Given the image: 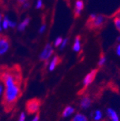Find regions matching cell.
<instances>
[{
	"label": "cell",
	"instance_id": "cell-1",
	"mask_svg": "<svg viewBox=\"0 0 120 121\" xmlns=\"http://www.w3.org/2000/svg\"><path fill=\"white\" fill-rule=\"evenodd\" d=\"M0 80L4 86L2 105L7 112H10L14 107L19 98L22 96V75L19 66L12 67H0Z\"/></svg>",
	"mask_w": 120,
	"mask_h": 121
},
{
	"label": "cell",
	"instance_id": "cell-2",
	"mask_svg": "<svg viewBox=\"0 0 120 121\" xmlns=\"http://www.w3.org/2000/svg\"><path fill=\"white\" fill-rule=\"evenodd\" d=\"M103 21H104V17L102 15L96 16L95 14H91L88 20H87L86 26L89 29L99 28L103 24Z\"/></svg>",
	"mask_w": 120,
	"mask_h": 121
},
{
	"label": "cell",
	"instance_id": "cell-3",
	"mask_svg": "<svg viewBox=\"0 0 120 121\" xmlns=\"http://www.w3.org/2000/svg\"><path fill=\"white\" fill-rule=\"evenodd\" d=\"M41 105V101L40 99L33 98L28 100L26 102V110L29 115H34L38 112Z\"/></svg>",
	"mask_w": 120,
	"mask_h": 121
},
{
	"label": "cell",
	"instance_id": "cell-4",
	"mask_svg": "<svg viewBox=\"0 0 120 121\" xmlns=\"http://www.w3.org/2000/svg\"><path fill=\"white\" fill-rule=\"evenodd\" d=\"M53 53V49L52 47V45L50 43H48L45 46L42 53L40 55V59L42 61H47V60L50 58V56Z\"/></svg>",
	"mask_w": 120,
	"mask_h": 121
},
{
	"label": "cell",
	"instance_id": "cell-5",
	"mask_svg": "<svg viewBox=\"0 0 120 121\" xmlns=\"http://www.w3.org/2000/svg\"><path fill=\"white\" fill-rule=\"evenodd\" d=\"M10 47V40L7 36L2 35L0 38V55H3Z\"/></svg>",
	"mask_w": 120,
	"mask_h": 121
},
{
	"label": "cell",
	"instance_id": "cell-6",
	"mask_svg": "<svg viewBox=\"0 0 120 121\" xmlns=\"http://www.w3.org/2000/svg\"><path fill=\"white\" fill-rule=\"evenodd\" d=\"M98 72V70L97 69H94L93 71H91L89 73H88L86 75V77L84 78V80H83V84H84V86H87L88 85H89L91 84L94 79H95L96 77V75Z\"/></svg>",
	"mask_w": 120,
	"mask_h": 121
},
{
	"label": "cell",
	"instance_id": "cell-7",
	"mask_svg": "<svg viewBox=\"0 0 120 121\" xmlns=\"http://www.w3.org/2000/svg\"><path fill=\"white\" fill-rule=\"evenodd\" d=\"M83 2L82 0H77L76 2V9H75V17L77 18L80 16L81 12L83 9Z\"/></svg>",
	"mask_w": 120,
	"mask_h": 121
},
{
	"label": "cell",
	"instance_id": "cell-8",
	"mask_svg": "<svg viewBox=\"0 0 120 121\" xmlns=\"http://www.w3.org/2000/svg\"><path fill=\"white\" fill-rule=\"evenodd\" d=\"M61 58H60L59 56H55L52 59L51 62H50V64L49 70H50V71H53V70L55 69V67H56L60 63H61Z\"/></svg>",
	"mask_w": 120,
	"mask_h": 121
},
{
	"label": "cell",
	"instance_id": "cell-9",
	"mask_svg": "<svg viewBox=\"0 0 120 121\" xmlns=\"http://www.w3.org/2000/svg\"><path fill=\"white\" fill-rule=\"evenodd\" d=\"M91 99L88 97H84L81 102V107L82 108H88L91 105Z\"/></svg>",
	"mask_w": 120,
	"mask_h": 121
},
{
	"label": "cell",
	"instance_id": "cell-10",
	"mask_svg": "<svg viewBox=\"0 0 120 121\" xmlns=\"http://www.w3.org/2000/svg\"><path fill=\"white\" fill-rule=\"evenodd\" d=\"M107 115L111 117L112 121H119L118 115H117L116 112L114 110H112L111 108H109L107 110Z\"/></svg>",
	"mask_w": 120,
	"mask_h": 121
},
{
	"label": "cell",
	"instance_id": "cell-11",
	"mask_svg": "<svg viewBox=\"0 0 120 121\" xmlns=\"http://www.w3.org/2000/svg\"><path fill=\"white\" fill-rule=\"evenodd\" d=\"M74 112V109L70 107V106H68V107H66L63 112V116L64 117H68L69 115H72L73 113Z\"/></svg>",
	"mask_w": 120,
	"mask_h": 121
},
{
	"label": "cell",
	"instance_id": "cell-12",
	"mask_svg": "<svg viewBox=\"0 0 120 121\" xmlns=\"http://www.w3.org/2000/svg\"><path fill=\"white\" fill-rule=\"evenodd\" d=\"M29 18L27 17L23 22H22L19 26H18V30H20V31H23V30L25 29V27L29 25Z\"/></svg>",
	"mask_w": 120,
	"mask_h": 121
},
{
	"label": "cell",
	"instance_id": "cell-13",
	"mask_svg": "<svg viewBox=\"0 0 120 121\" xmlns=\"http://www.w3.org/2000/svg\"><path fill=\"white\" fill-rule=\"evenodd\" d=\"M81 49V43H80V36H77L76 38V41H75V43L73 45V50L75 51H79Z\"/></svg>",
	"mask_w": 120,
	"mask_h": 121
},
{
	"label": "cell",
	"instance_id": "cell-14",
	"mask_svg": "<svg viewBox=\"0 0 120 121\" xmlns=\"http://www.w3.org/2000/svg\"><path fill=\"white\" fill-rule=\"evenodd\" d=\"M72 121H87V118L83 114H77L73 118Z\"/></svg>",
	"mask_w": 120,
	"mask_h": 121
},
{
	"label": "cell",
	"instance_id": "cell-15",
	"mask_svg": "<svg viewBox=\"0 0 120 121\" xmlns=\"http://www.w3.org/2000/svg\"><path fill=\"white\" fill-rule=\"evenodd\" d=\"M8 20H9V19H8V17H5L4 18V20H3V21H2V27L4 28V29H7L8 28V27H9V22H8Z\"/></svg>",
	"mask_w": 120,
	"mask_h": 121
},
{
	"label": "cell",
	"instance_id": "cell-16",
	"mask_svg": "<svg viewBox=\"0 0 120 121\" xmlns=\"http://www.w3.org/2000/svg\"><path fill=\"white\" fill-rule=\"evenodd\" d=\"M114 24L116 25V27L117 28V30L120 32V17H115L114 20Z\"/></svg>",
	"mask_w": 120,
	"mask_h": 121
},
{
	"label": "cell",
	"instance_id": "cell-17",
	"mask_svg": "<svg viewBox=\"0 0 120 121\" xmlns=\"http://www.w3.org/2000/svg\"><path fill=\"white\" fill-rule=\"evenodd\" d=\"M101 116H102L101 112L100 110H96V113H95L94 120H99L101 118Z\"/></svg>",
	"mask_w": 120,
	"mask_h": 121
},
{
	"label": "cell",
	"instance_id": "cell-18",
	"mask_svg": "<svg viewBox=\"0 0 120 121\" xmlns=\"http://www.w3.org/2000/svg\"><path fill=\"white\" fill-rule=\"evenodd\" d=\"M62 42H63V39H62V38L59 37V38H56V40H55V46H56V47L59 46V45L62 43Z\"/></svg>",
	"mask_w": 120,
	"mask_h": 121
},
{
	"label": "cell",
	"instance_id": "cell-19",
	"mask_svg": "<svg viewBox=\"0 0 120 121\" xmlns=\"http://www.w3.org/2000/svg\"><path fill=\"white\" fill-rule=\"evenodd\" d=\"M105 60H106V58H105L104 56H101L100 60H99V66H102L105 63Z\"/></svg>",
	"mask_w": 120,
	"mask_h": 121
},
{
	"label": "cell",
	"instance_id": "cell-20",
	"mask_svg": "<svg viewBox=\"0 0 120 121\" xmlns=\"http://www.w3.org/2000/svg\"><path fill=\"white\" fill-rule=\"evenodd\" d=\"M42 6H43V4H42V0H37L36 8L37 9H40V8L42 7Z\"/></svg>",
	"mask_w": 120,
	"mask_h": 121
},
{
	"label": "cell",
	"instance_id": "cell-21",
	"mask_svg": "<svg viewBox=\"0 0 120 121\" xmlns=\"http://www.w3.org/2000/svg\"><path fill=\"white\" fill-rule=\"evenodd\" d=\"M67 42H68V39H67V38L63 40V42H62V43H61V50L63 49V48H65V46L66 45Z\"/></svg>",
	"mask_w": 120,
	"mask_h": 121
},
{
	"label": "cell",
	"instance_id": "cell-22",
	"mask_svg": "<svg viewBox=\"0 0 120 121\" xmlns=\"http://www.w3.org/2000/svg\"><path fill=\"white\" fill-rule=\"evenodd\" d=\"M25 113H21L20 116V118H19V121H25Z\"/></svg>",
	"mask_w": 120,
	"mask_h": 121
},
{
	"label": "cell",
	"instance_id": "cell-23",
	"mask_svg": "<svg viewBox=\"0 0 120 121\" xmlns=\"http://www.w3.org/2000/svg\"><path fill=\"white\" fill-rule=\"evenodd\" d=\"M8 22H9V27H15V25H16V23L14 22H12V21H11V20H8Z\"/></svg>",
	"mask_w": 120,
	"mask_h": 121
},
{
	"label": "cell",
	"instance_id": "cell-24",
	"mask_svg": "<svg viewBox=\"0 0 120 121\" xmlns=\"http://www.w3.org/2000/svg\"><path fill=\"white\" fill-rule=\"evenodd\" d=\"M46 25H45V24H43L41 27H40V30H39V32L40 33H43L44 32V30H45V29H46Z\"/></svg>",
	"mask_w": 120,
	"mask_h": 121
},
{
	"label": "cell",
	"instance_id": "cell-25",
	"mask_svg": "<svg viewBox=\"0 0 120 121\" xmlns=\"http://www.w3.org/2000/svg\"><path fill=\"white\" fill-rule=\"evenodd\" d=\"M17 3L19 5H22V4H25V2H27V0H17Z\"/></svg>",
	"mask_w": 120,
	"mask_h": 121
},
{
	"label": "cell",
	"instance_id": "cell-26",
	"mask_svg": "<svg viewBox=\"0 0 120 121\" xmlns=\"http://www.w3.org/2000/svg\"><path fill=\"white\" fill-rule=\"evenodd\" d=\"M39 117H39V113H37V114L35 115V117L31 121H39Z\"/></svg>",
	"mask_w": 120,
	"mask_h": 121
},
{
	"label": "cell",
	"instance_id": "cell-27",
	"mask_svg": "<svg viewBox=\"0 0 120 121\" xmlns=\"http://www.w3.org/2000/svg\"><path fill=\"white\" fill-rule=\"evenodd\" d=\"M23 5V8H25V9H27V8H28L29 7V5H30V4H29V2H25V4H22Z\"/></svg>",
	"mask_w": 120,
	"mask_h": 121
},
{
	"label": "cell",
	"instance_id": "cell-28",
	"mask_svg": "<svg viewBox=\"0 0 120 121\" xmlns=\"http://www.w3.org/2000/svg\"><path fill=\"white\" fill-rule=\"evenodd\" d=\"M2 14H0V30H2Z\"/></svg>",
	"mask_w": 120,
	"mask_h": 121
},
{
	"label": "cell",
	"instance_id": "cell-29",
	"mask_svg": "<svg viewBox=\"0 0 120 121\" xmlns=\"http://www.w3.org/2000/svg\"><path fill=\"white\" fill-rule=\"evenodd\" d=\"M116 53L119 56H120V45H118V47H117V49H116Z\"/></svg>",
	"mask_w": 120,
	"mask_h": 121
},
{
	"label": "cell",
	"instance_id": "cell-30",
	"mask_svg": "<svg viewBox=\"0 0 120 121\" xmlns=\"http://www.w3.org/2000/svg\"><path fill=\"white\" fill-rule=\"evenodd\" d=\"M3 92V86L2 84H0V95H1Z\"/></svg>",
	"mask_w": 120,
	"mask_h": 121
},
{
	"label": "cell",
	"instance_id": "cell-31",
	"mask_svg": "<svg viewBox=\"0 0 120 121\" xmlns=\"http://www.w3.org/2000/svg\"><path fill=\"white\" fill-rule=\"evenodd\" d=\"M2 0H0V4L2 3Z\"/></svg>",
	"mask_w": 120,
	"mask_h": 121
},
{
	"label": "cell",
	"instance_id": "cell-32",
	"mask_svg": "<svg viewBox=\"0 0 120 121\" xmlns=\"http://www.w3.org/2000/svg\"><path fill=\"white\" fill-rule=\"evenodd\" d=\"M1 37H2V35H0V38H1Z\"/></svg>",
	"mask_w": 120,
	"mask_h": 121
}]
</instances>
